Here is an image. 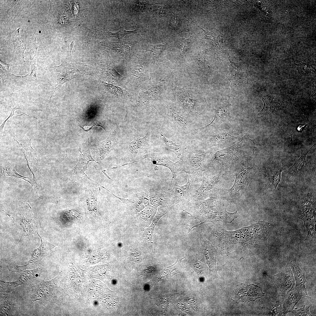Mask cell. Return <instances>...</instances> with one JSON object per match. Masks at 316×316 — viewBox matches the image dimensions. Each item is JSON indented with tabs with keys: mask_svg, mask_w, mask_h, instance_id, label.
Here are the masks:
<instances>
[{
	"mask_svg": "<svg viewBox=\"0 0 316 316\" xmlns=\"http://www.w3.org/2000/svg\"><path fill=\"white\" fill-rule=\"evenodd\" d=\"M245 133L244 127L236 123L208 124L195 130L190 142L205 151L212 147L224 148L240 141Z\"/></svg>",
	"mask_w": 316,
	"mask_h": 316,
	"instance_id": "1",
	"label": "cell"
},
{
	"mask_svg": "<svg viewBox=\"0 0 316 316\" xmlns=\"http://www.w3.org/2000/svg\"><path fill=\"white\" fill-rule=\"evenodd\" d=\"M255 140L245 136L237 143L221 149L213 147L207 153L204 170L214 174H221L224 171L234 170L240 164L249 159L248 150L252 147H255Z\"/></svg>",
	"mask_w": 316,
	"mask_h": 316,
	"instance_id": "2",
	"label": "cell"
},
{
	"mask_svg": "<svg viewBox=\"0 0 316 316\" xmlns=\"http://www.w3.org/2000/svg\"><path fill=\"white\" fill-rule=\"evenodd\" d=\"M162 121L173 138L181 144L191 142L196 127L195 119L188 114L176 101L165 102L158 109Z\"/></svg>",
	"mask_w": 316,
	"mask_h": 316,
	"instance_id": "3",
	"label": "cell"
},
{
	"mask_svg": "<svg viewBox=\"0 0 316 316\" xmlns=\"http://www.w3.org/2000/svg\"><path fill=\"white\" fill-rule=\"evenodd\" d=\"M206 153L207 151L191 142L185 145L179 158L182 164V171L186 173L191 182H201Z\"/></svg>",
	"mask_w": 316,
	"mask_h": 316,
	"instance_id": "4",
	"label": "cell"
},
{
	"mask_svg": "<svg viewBox=\"0 0 316 316\" xmlns=\"http://www.w3.org/2000/svg\"><path fill=\"white\" fill-rule=\"evenodd\" d=\"M75 61L71 54L65 60L58 66L47 67L51 73V85L55 92L65 83L83 74L86 65Z\"/></svg>",
	"mask_w": 316,
	"mask_h": 316,
	"instance_id": "5",
	"label": "cell"
},
{
	"mask_svg": "<svg viewBox=\"0 0 316 316\" xmlns=\"http://www.w3.org/2000/svg\"><path fill=\"white\" fill-rule=\"evenodd\" d=\"M249 159L233 170L236 177L234 183L231 188L226 191L224 197L235 201L245 193L253 174V167L250 166Z\"/></svg>",
	"mask_w": 316,
	"mask_h": 316,
	"instance_id": "6",
	"label": "cell"
},
{
	"mask_svg": "<svg viewBox=\"0 0 316 316\" xmlns=\"http://www.w3.org/2000/svg\"><path fill=\"white\" fill-rule=\"evenodd\" d=\"M13 218L14 222L20 225L22 229L19 242L27 236L36 235L38 230L41 228L40 221L33 214L31 207L27 203L22 202L14 212Z\"/></svg>",
	"mask_w": 316,
	"mask_h": 316,
	"instance_id": "7",
	"label": "cell"
},
{
	"mask_svg": "<svg viewBox=\"0 0 316 316\" xmlns=\"http://www.w3.org/2000/svg\"><path fill=\"white\" fill-rule=\"evenodd\" d=\"M221 174L219 173L206 178H203L201 186L191 194V197L198 201L217 196L221 189Z\"/></svg>",
	"mask_w": 316,
	"mask_h": 316,
	"instance_id": "8",
	"label": "cell"
},
{
	"mask_svg": "<svg viewBox=\"0 0 316 316\" xmlns=\"http://www.w3.org/2000/svg\"><path fill=\"white\" fill-rule=\"evenodd\" d=\"M150 133L148 130L144 137H140L135 135L128 143V154L130 157L135 160L140 159L146 154L150 147Z\"/></svg>",
	"mask_w": 316,
	"mask_h": 316,
	"instance_id": "9",
	"label": "cell"
},
{
	"mask_svg": "<svg viewBox=\"0 0 316 316\" xmlns=\"http://www.w3.org/2000/svg\"><path fill=\"white\" fill-rule=\"evenodd\" d=\"M231 98L229 95H225L221 99L214 118L209 124L220 125L231 123Z\"/></svg>",
	"mask_w": 316,
	"mask_h": 316,
	"instance_id": "10",
	"label": "cell"
},
{
	"mask_svg": "<svg viewBox=\"0 0 316 316\" xmlns=\"http://www.w3.org/2000/svg\"><path fill=\"white\" fill-rule=\"evenodd\" d=\"M148 158L151 159L154 164L166 167L170 170L172 175L171 182L174 178L176 179L178 173L182 171V165L180 159L176 163H174L165 155L152 152L144 155L141 160Z\"/></svg>",
	"mask_w": 316,
	"mask_h": 316,
	"instance_id": "11",
	"label": "cell"
},
{
	"mask_svg": "<svg viewBox=\"0 0 316 316\" xmlns=\"http://www.w3.org/2000/svg\"><path fill=\"white\" fill-rule=\"evenodd\" d=\"M128 207V210L132 214H136L149 204L150 201L149 191H141L133 195L130 199H121Z\"/></svg>",
	"mask_w": 316,
	"mask_h": 316,
	"instance_id": "12",
	"label": "cell"
},
{
	"mask_svg": "<svg viewBox=\"0 0 316 316\" xmlns=\"http://www.w3.org/2000/svg\"><path fill=\"white\" fill-rule=\"evenodd\" d=\"M117 127L105 140L99 141L96 140L97 149L96 161L100 162L103 160L112 150L117 144L116 135Z\"/></svg>",
	"mask_w": 316,
	"mask_h": 316,
	"instance_id": "13",
	"label": "cell"
},
{
	"mask_svg": "<svg viewBox=\"0 0 316 316\" xmlns=\"http://www.w3.org/2000/svg\"><path fill=\"white\" fill-rule=\"evenodd\" d=\"M264 295L260 287L253 284L241 286L235 292L237 300L239 302L254 301Z\"/></svg>",
	"mask_w": 316,
	"mask_h": 316,
	"instance_id": "14",
	"label": "cell"
},
{
	"mask_svg": "<svg viewBox=\"0 0 316 316\" xmlns=\"http://www.w3.org/2000/svg\"><path fill=\"white\" fill-rule=\"evenodd\" d=\"M80 154L78 162L73 170V174L81 177L84 176L87 165L90 161L96 162L91 156L89 149V145L85 142L81 144L79 146Z\"/></svg>",
	"mask_w": 316,
	"mask_h": 316,
	"instance_id": "15",
	"label": "cell"
},
{
	"mask_svg": "<svg viewBox=\"0 0 316 316\" xmlns=\"http://www.w3.org/2000/svg\"><path fill=\"white\" fill-rule=\"evenodd\" d=\"M274 282L281 293H285L294 286L295 283L291 269L287 265L285 269L273 277Z\"/></svg>",
	"mask_w": 316,
	"mask_h": 316,
	"instance_id": "16",
	"label": "cell"
},
{
	"mask_svg": "<svg viewBox=\"0 0 316 316\" xmlns=\"http://www.w3.org/2000/svg\"><path fill=\"white\" fill-rule=\"evenodd\" d=\"M248 66L231 62L230 66L231 76L229 80L231 83V87L232 88L234 85H239L243 83L247 78L248 74Z\"/></svg>",
	"mask_w": 316,
	"mask_h": 316,
	"instance_id": "17",
	"label": "cell"
},
{
	"mask_svg": "<svg viewBox=\"0 0 316 316\" xmlns=\"http://www.w3.org/2000/svg\"><path fill=\"white\" fill-rule=\"evenodd\" d=\"M149 193L150 203L155 207L160 205L172 204L174 202L171 191L152 189Z\"/></svg>",
	"mask_w": 316,
	"mask_h": 316,
	"instance_id": "18",
	"label": "cell"
},
{
	"mask_svg": "<svg viewBox=\"0 0 316 316\" xmlns=\"http://www.w3.org/2000/svg\"><path fill=\"white\" fill-rule=\"evenodd\" d=\"M188 178V182L185 185L179 186L176 181L174 187L171 191L174 202L183 203L190 201L191 198L189 189L191 181Z\"/></svg>",
	"mask_w": 316,
	"mask_h": 316,
	"instance_id": "19",
	"label": "cell"
},
{
	"mask_svg": "<svg viewBox=\"0 0 316 316\" xmlns=\"http://www.w3.org/2000/svg\"><path fill=\"white\" fill-rule=\"evenodd\" d=\"M302 296L297 286L293 287L287 292L283 302V311L286 314L292 311Z\"/></svg>",
	"mask_w": 316,
	"mask_h": 316,
	"instance_id": "20",
	"label": "cell"
},
{
	"mask_svg": "<svg viewBox=\"0 0 316 316\" xmlns=\"http://www.w3.org/2000/svg\"><path fill=\"white\" fill-rule=\"evenodd\" d=\"M37 234L40 238L41 244L40 246L33 252L31 260L25 266H32L39 262L50 252V244L40 236L38 232Z\"/></svg>",
	"mask_w": 316,
	"mask_h": 316,
	"instance_id": "21",
	"label": "cell"
},
{
	"mask_svg": "<svg viewBox=\"0 0 316 316\" xmlns=\"http://www.w3.org/2000/svg\"><path fill=\"white\" fill-rule=\"evenodd\" d=\"M0 77L4 84L8 85H10V83H13L15 80L19 81V80L30 79L29 73L25 76H20L11 73L9 70L10 63L5 64L0 60Z\"/></svg>",
	"mask_w": 316,
	"mask_h": 316,
	"instance_id": "22",
	"label": "cell"
},
{
	"mask_svg": "<svg viewBox=\"0 0 316 316\" xmlns=\"http://www.w3.org/2000/svg\"><path fill=\"white\" fill-rule=\"evenodd\" d=\"M160 138L162 146L164 149L166 151L173 152L178 157L180 158L185 144H176L172 141L167 138L161 132L160 133Z\"/></svg>",
	"mask_w": 316,
	"mask_h": 316,
	"instance_id": "23",
	"label": "cell"
},
{
	"mask_svg": "<svg viewBox=\"0 0 316 316\" xmlns=\"http://www.w3.org/2000/svg\"><path fill=\"white\" fill-rule=\"evenodd\" d=\"M292 268L296 279V286L299 289L300 294L302 296L310 298L305 287V283L307 281L303 270L297 264H294Z\"/></svg>",
	"mask_w": 316,
	"mask_h": 316,
	"instance_id": "24",
	"label": "cell"
},
{
	"mask_svg": "<svg viewBox=\"0 0 316 316\" xmlns=\"http://www.w3.org/2000/svg\"><path fill=\"white\" fill-rule=\"evenodd\" d=\"M315 144H314L309 149L302 151L300 157L296 161L293 165L290 167L288 170V172L291 176L298 174L301 172L307 165L308 163L306 160V155Z\"/></svg>",
	"mask_w": 316,
	"mask_h": 316,
	"instance_id": "25",
	"label": "cell"
},
{
	"mask_svg": "<svg viewBox=\"0 0 316 316\" xmlns=\"http://www.w3.org/2000/svg\"><path fill=\"white\" fill-rule=\"evenodd\" d=\"M20 28L15 32V34L13 37V42L14 46L13 52L21 57L24 61V53L27 48V46L19 35Z\"/></svg>",
	"mask_w": 316,
	"mask_h": 316,
	"instance_id": "26",
	"label": "cell"
},
{
	"mask_svg": "<svg viewBox=\"0 0 316 316\" xmlns=\"http://www.w3.org/2000/svg\"><path fill=\"white\" fill-rule=\"evenodd\" d=\"M284 170L282 168L276 167L268 169L266 170L268 179L276 190L280 181L281 173Z\"/></svg>",
	"mask_w": 316,
	"mask_h": 316,
	"instance_id": "27",
	"label": "cell"
},
{
	"mask_svg": "<svg viewBox=\"0 0 316 316\" xmlns=\"http://www.w3.org/2000/svg\"><path fill=\"white\" fill-rule=\"evenodd\" d=\"M170 207L167 206H163L158 209L157 213L153 219L152 223L146 233V238L148 241L150 242L151 241L153 232L156 223L162 216L167 213Z\"/></svg>",
	"mask_w": 316,
	"mask_h": 316,
	"instance_id": "28",
	"label": "cell"
},
{
	"mask_svg": "<svg viewBox=\"0 0 316 316\" xmlns=\"http://www.w3.org/2000/svg\"><path fill=\"white\" fill-rule=\"evenodd\" d=\"M102 44L117 52L126 55L131 50L130 45L124 42H109L102 43Z\"/></svg>",
	"mask_w": 316,
	"mask_h": 316,
	"instance_id": "29",
	"label": "cell"
},
{
	"mask_svg": "<svg viewBox=\"0 0 316 316\" xmlns=\"http://www.w3.org/2000/svg\"><path fill=\"white\" fill-rule=\"evenodd\" d=\"M169 45L166 42L162 44L150 45L145 47L147 51L152 52L153 55L154 60H157L160 55L164 50L169 47Z\"/></svg>",
	"mask_w": 316,
	"mask_h": 316,
	"instance_id": "30",
	"label": "cell"
},
{
	"mask_svg": "<svg viewBox=\"0 0 316 316\" xmlns=\"http://www.w3.org/2000/svg\"><path fill=\"white\" fill-rule=\"evenodd\" d=\"M291 67L297 70L298 73L301 74L313 73L315 71V69L309 63L301 62L298 64H292Z\"/></svg>",
	"mask_w": 316,
	"mask_h": 316,
	"instance_id": "31",
	"label": "cell"
},
{
	"mask_svg": "<svg viewBox=\"0 0 316 316\" xmlns=\"http://www.w3.org/2000/svg\"><path fill=\"white\" fill-rule=\"evenodd\" d=\"M37 35L32 37L30 41L27 46L28 51L30 57V60H36L38 44L36 42V39Z\"/></svg>",
	"mask_w": 316,
	"mask_h": 316,
	"instance_id": "32",
	"label": "cell"
},
{
	"mask_svg": "<svg viewBox=\"0 0 316 316\" xmlns=\"http://www.w3.org/2000/svg\"><path fill=\"white\" fill-rule=\"evenodd\" d=\"M1 172L2 174L5 176H9L17 178H23L25 181H28L32 184L28 178L27 177L22 176L18 174L16 172L13 167L11 166L7 165L1 168Z\"/></svg>",
	"mask_w": 316,
	"mask_h": 316,
	"instance_id": "33",
	"label": "cell"
},
{
	"mask_svg": "<svg viewBox=\"0 0 316 316\" xmlns=\"http://www.w3.org/2000/svg\"><path fill=\"white\" fill-rule=\"evenodd\" d=\"M78 126L86 131L90 130L94 126H96L102 128L106 131V127L105 123L102 121H93L89 123H81Z\"/></svg>",
	"mask_w": 316,
	"mask_h": 316,
	"instance_id": "34",
	"label": "cell"
},
{
	"mask_svg": "<svg viewBox=\"0 0 316 316\" xmlns=\"http://www.w3.org/2000/svg\"><path fill=\"white\" fill-rule=\"evenodd\" d=\"M194 40L193 37H191L188 39H183L181 40V46L182 53L183 54L186 51L189 49L190 46Z\"/></svg>",
	"mask_w": 316,
	"mask_h": 316,
	"instance_id": "35",
	"label": "cell"
},
{
	"mask_svg": "<svg viewBox=\"0 0 316 316\" xmlns=\"http://www.w3.org/2000/svg\"><path fill=\"white\" fill-rule=\"evenodd\" d=\"M309 307L310 306L304 305L300 309H295L293 312L296 315H310L309 310Z\"/></svg>",
	"mask_w": 316,
	"mask_h": 316,
	"instance_id": "36",
	"label": "cell"
},
{
	"mask_svg": "<svg viewBox=\"0 0 316 316\" xmlns=\"http://www.w3.org/2000/svg\"><path fill=\"white\" fill-rule=\"evenodd\" d=\"M7 107H10L12 111L11 114L9 117L4 121L5 122H6V121L10 117H12L14 115H16V114H14V111L15 110L19 109L23 110V109L22 107H21L20 106L16 105L15 102H13L12 104L11 105H10Z\"/></svg>",
	"mask_w": 316,
	"mask_h": 316,
	"instance_id": "37",
	"label": "cell"
},
{
	"mask_svg": "<svg viewBox=\"0 0 316 316\" xmlns=\"http://www.w3.org/2000/svg\"><path fill=\"white\" fill-rule=\"evenodd\" d=\"M204 223L203 222H202L200 224H196V225H187V224H184V225L188 226H189L190 228H189V230H188V233H189L192 230V229H193V228H194L195 227H197V226H199L200 225H201V224H202V223Z\"/></svg>",
	"mask_w": 316,
	"mask_h": 316,
	"instance_id": "38",
	"label": "cell"
}]
</instances>
